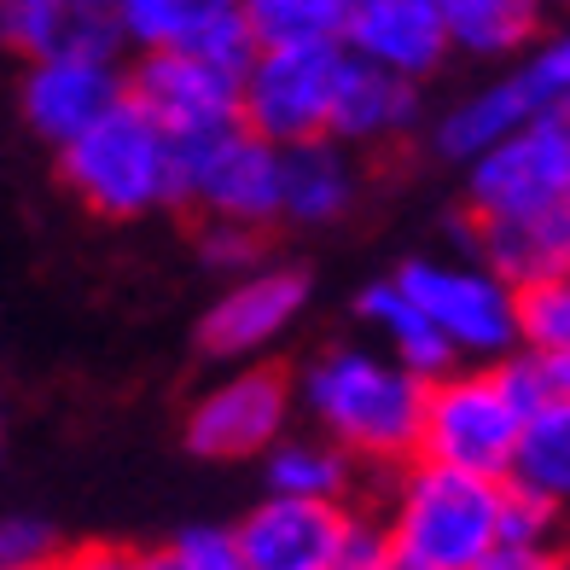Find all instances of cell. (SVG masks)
I'll return each instance as SVG.
<instances>
[{
	"label": "cell",
	"mask_w": 570,
	"mask_h": 570,
	"mask_svg": "<svg viewBox=\"0 0 570 570\" xmlns=\"http://www.w3.org/2000/svg\"><path fill=\"white\" fill-rule=\"evenodd\" d=\"M518 425H524V413L507 396L495 367L460 361V367H449L443 379L425 384L420 460L460 465V472H478V478H501L512 460Z\"/></svg>",
	"instance_id": "6"
},
{
	"label": "cell",
	"mask_w": 570,
	"mask_h": 570,
	"mask_svg": "<svg viewBox=\"0 0 570 570\" xmlns=\"http://www.w3.org/2000/svg\"><path fill=\"white\" fill-rule=\"evenodd\" d=\"M135 548H111V541H88V548H65L53 570H128Z\"/></svg>",
	"instance_id": "33"
},
{
	"label": "cell",
	"mask_w": 570,
	"mask_h": 570,
	"mask_svg": "<svg viewBox=\"0 0 570 570\" xmlns=\"http://www.w3.org/2000/svg\"><path fill=\"white\" fill-rule=\"evenodd\" d=\"M420 82L391 76L367 59L344 53L338 82H332V106H326V140H338L350 151H379L396 146L420 128Z\"/></svg>",
	"instance_id": "17"
},
{
	"label": "cell",
	"mask_w": 570,
	"mask_h": 570,
	"mask_svg": "<svg viewBox=\"0 0 570 570\" xmlns=\"http://www.w3.org/2000/svg\"><path fill=\"white\" fill-rule=\"evenodd\" d=\"M495 548H559V501L501 483L495 501Z\"/></svg>",
	"instance_id": "28"
},
{
	"label": "cell",
	"mask_w": 570,
	"mask_h": 570,
	"mask_svg": "<svg viewBox=\"0 0 570 570\" xmlns=\"http://www.w3.org/2000/svg\"><path fill=\"white\" fill-rule=\"evenodd\" d=\"M0 449H7V413H0Z\"/></svg>",
	"instance_id": "35"
},
{
	"label": "cell",
	"mask_w": 570,
	"mask_h": 570,
	"mask_svg": "<svg viewBox=\"0 0 570 570\" xmlns=\"http://www.w3.org/2000/svg\"><path fill=\"white\" fill-rule=\"evenodd\" d=\"M117 99H122V53H47L23 59L18 76V117L47 151L76 140Z\"/></svg>",
	"instance_id": "14"
},
{
	"label": "cell",
	"mask_w": 570,
	"mask_h": 570,
	"mask_svg": "<svg viewBox=\"0 0 570 570\" xmlns=\"http://www.w3.org/2000/svg\"><path fill=\"white\" fill-rule=\"evenodd\" d=\"M501 483L564 507V495H570V402H548V407L524 413Z\"/></svg>",
	"instance_id": "24"
},
{
	"label": "cell",
	"mask_w": 570,
	"mask_h": 570,
	"mask_svg": "<svg viewBox=\"0 0 570 570\" xmlns=\"http://www.w3.org/2000/svg\"><path fill=\"white\" fill-rule=\"evenodd\" d=\"M344 47L315 41V47H256L239 65V122L268 146H297L326 135V106L338 82Z\"/></svg>",
	"instance_id": "8"
},
{
	"label": "cell",
	"mask_w": 570,
	"mask_h": 570,
	"mask_svg": "<svg viewBox=\"0 0 570 570\" xmlns=\"http://www.w3.org/2000/svg\"><path fill=\"white\" fill-rule=\"evenodd\" d=\"M128 570H175V559H169V548H135Z\"/></svg>",
	"instance_id": "34"
},
{
	"label": "cell",
	"mask_w": 570,
	"mask_h": 570,
	"mask_svg": "<svg viewBox=\"0 0 570 570\" xmlns=\"http://www.w3.org/2000/svg\"><path fill=\"white\" fill-rule=\"evenodd\" d=\"M518 350H570V274L512 285Z\"/></svg>",
	"instance_id": "26"
},
{
	"label": "cell",
	"mask_w": 570,
	"mask_h": 570,
	"mask_svg": "<svg viewBox=\"0 0 570 570\" xmlns=\"http://www.w3.org/2000/svg\"><path fill=\"white\" fill-rule=\"evenodd\" d=\"M465 169V216H512L570 204V117H535L518 135L478 151Z\"/></svg>",
	"instance_id": "10"
},
{
	"label": "cell",
	"mask_w": 570,
	"mask_h": 570,
	"mask_svg": "<svg viewBox=\"0 0 570 570\" xmlns=\"http://www.w3.org/2000/svg\"><path fill=\"white\" fill-rule=\"evenodd\" d=\"M263 483L268 495H297V501H361V465L326 443L321 431H285L263 454Z\"/></svg>",
	"instance_id": "23"
},
{
	"label": "cell",
	"mask_w": 570,
	"mask_h": 570,
	"mask_svg": "<svg viewBox=\"0 0 570 570\" xmlns=\"http://www.w3.org/2000/svg\"><path fill=\"white\" fill-rule=\"evenodd\" d=\"M180 164V210H198V222H279V146L250 135L245 122L222 128L210 140L175 146Z\"/></svg>",
	"instance_id": "9"
},
{
	"label": "cell",
	"mask_w": 570,
	"mask_h": 570,
	"mask_svg": "<svg viewBox=\"0 0 570 570\" xmlns=\"http://www.w3.org/2000/svg\"><path fill=\"white\" fill-rule=\"evenodd\" d=\"M122 94L175 146L210 140L239 122V70L198 53H135V65H122Z\"/></svg>",
	"instance_id": "11"
},
{
	"label": "cell",
	"mask_w": 570,
	"mask_h": 570,
	"mask_svg": "<svg viewBox=\"0 0 570 570\" xmlns=\"http://www.w3.org/2000/svg\"><path fill=\"white\" fill-rule=\"evenodd\" d=\"M564 99H570V41L564 36H541L530 53L507 59L501 76H489L483 88L454 99V106L436 117L431 146H436L443 164H472L478 151L518 135L524 122L564 111Z\"/></svg>",
	"instance_id": "5"
},
{
	"label": "cell",
	"mask_w": 570,
	"mask_h": 570,
	"mask_svg": "<svg viewBox=\"0 0 570 570\" xmlns=\"http://www.w3.org/2000/svg\"><path fill=\"white\" fill-rule=\"evenodd\" d=\"M164 548H169L175 570H245L233 524H187V530H175Z\"/></svg>",
	"instance_id": "31"
},
{
	"label": "cell",
	"mask_w": 570,
	"mask_h": 570,
	"mask_svg": "<svg viewBox=\"0 0 570 570\" xmlns=\"http://www.w3.org/2000/svg\"><path fill=\"white\" fill-rule=\"evenodd\" d=\"M361 204V164L338 140H297L279 146V222L292 227H332Z\"/></svg>",
	"instance_id": "19"
},
{
	"label": "cell",
	"mask_w": 570,
	"mask_h": 570,
	"mask_svg": "<svg viewBox=\"0 0 570 570\" xmlns=\"http://www.w3.org/2000/svg\"><path fill=\"white\" fill-rule=\"evenodd\" d=\"M59 180L82 210L106 222H140L158 210H180V164L175 140L151 122L135 99H117L59 151Z\"/></svg>",
	"instance_id": "2"
},
{
	"label": "cell",
	"mask_w": 570,
	"mask_h": 570,
	"mask_svg": "<svg viewBox=\"0 0 570 570\" xmlns=\"http://www.w3.org/2000/svg\"><path fill=\"white\" fill-rule=\"evenodd\" d=\"M472 570H564L559 548H489Z\"/></svg>",
	"instance_id": "32"
},
{
	"label": "cell",
	"mask_w": 570,
	"mask_h": 570,
	"mask_svg": "<svg viewBox=\"0 0 570 570\" xmlns=\"http://www.w3.org/2000/svg\"><path fill=\"white\" fill-rule=\"evenodd\" d=\"M111 23L122 53H198L227 70L256 53L239 0H111Z\"/></svg>",
	"instance_id": "15"
},
{
	"label": "cell",
	"mask_w": 570,
	"mask_h": 570,
	"mask_svg": "<svg viewBox=\"0 0 570 570\" xmlns=\"http://www.w3.org/2000/svg\"><path fill=\"white\" fill-rule=\"evenodd\" d=\"M250 47H315L344 41L350 0H239Z\"/></svg>",
	"instance_id": "25"
},
{
	"label": "cell",
	"mask_w": 570,
	"mask_h": 570,
	"mask_svg": "<svg viewBox=\"0 0 570 570\" xmlns=\"http://www.w3.org/2000/svg\"><path fill=\"white\" fill-rule=\"evenodd\" d=\"M263 256H268V227H245V222H204L198 227V263L222 279L263 268Z\"/></svg>",
	"instance_id": "29"
},
{
	"label": "cell",
	"mask_w": 570,
	"mask_h": 570,
	"mask_svg": "<svg viewBox=\"0 0 570 570\" xmlns=\"http://www.w3.org/2000/svg\"><path fill=\"white\" fill-rule=\"evenodd\" d=\"M495 501L501 478H478L413 454L407 465H396L391 501L379 512L384 553L425 570H472L495 548Z\"/></svg>",
	"instance_id": "3"
},
{
	"label": "cell",
	"mask_w": 570,
	"mask_h": 570,
	"mask_svg": "<svg viewBox=\"0 0 570 570\" xmlns=\"http://www.w3.org/2000/svg\"><path fill=\"white\" fill-rule=\"evenodd\" d=\"M0 47H12L18 59L122 53L111 0H0Z\"/></svg>",
	"instance_id": "20"
},
{
	"label": "cell",
	"mask_w": 570,
	"mask_h": 570,
	"mask_svg": "<svg viewBox=\"0 0 570 570\" xmlns=\"http://www.w3.org/2000/svg\"><path fill=\"white\" fill-rule=\"evenodd\" d=\"M59 553L65 541L47 518H30V512L0 518V570H53Z\"/></svg>",
	"instance_id": "30"
},
{
	"label": "cell",
	"mask_w": 570,
	"mask_h": 570,
	"mask_svg": "<svg viewBox=\"0 0 570 570\" xmlns=\"http://www.w3.org/2000/svg\"><path fill=\"white\" fill-rule=\"evenodd\" d=\"M489 367L507 384L518 413H535L548 402H570V350H507L501 361H489Z\"/></svg>",
	"instance_id": "27"
},
{
	"label": "cell",
	"mask_w": 570,
	"mask_h": 570,
	"mask_svg": "<svg viewBox=\"0 0 570 570\" xmlns=\"http://www.w3.org/2000/svg\"><path fill=\"white\" fill-rule=\"evenodd\" d=\"M245 570H379L384 530L361 501L263 495L239 524Z\"/></svg>",
	"instance_id": "4"
},
{
	"label": "cell",
	"mask_w": 570,
	"mask_h": 570,
	"mask_svg": "<svg viewBox=\"0 0 570 570\" xmlns=\"http://www.w3.org/2000/svg\"><path fill=\"white\" fill-rule=\"evenodd\" d=\"M355 321L367 326L373 350H384L391 361H402V367L420 373V379H443L449 367H460L454 350L443 344V332L413 308V297L402 292L396 279H373L367 292L355 297Z\"/></svg>",
	"instance_id": "22"
},
{
	"label": "cell",
	"mask_w": 570,
	"mask_h": 570,
	"mask_svg": "<svg viewBox=\"0 0 570 570\" xmlns=\"http://www.w3.org/2000/svg\"><path fill=\"white\" fill-rule=\"evenodd\" d=\"M391 279L413 297V308L443 332L454 361L489 367V361H501L507 350H518L512 285L489 274L478 256H465V263H449V256H407Z\"/></svg>",
	"instance_id": "7"
},
{
	"label": "cell",
	"mask_w": 570,
	"mask_h": 570,
	"mask_svg": "<svg viewBox=\"0 0 570 570\" xmlns=\"http://www.w3.org/2000/svg\"><path fill=\"white\" fill-rule=\"evenodd\" d=\"M303 308H308V274L263 263L216 292V303L198 321V350L210 361H227V367H245L303 321Z\"/></svg>",
	"instance_id": "13"
},
{
	"label": "cell",
	"mask_w": 570,
	"mask_h": 570,
	"mask_svg": "<svg viewBox=\"0 0 570 570\" xmlns=\"http://www.w3.org/2000/svg\"><path fill=\"white\" fill-rule=\"evenodd\" d=\"M449 30V53L465 59H518L541 36H553V0H436Z\"/></svg>",
	"instance_id": "21"
},
{
	"label": "cell",
	"mask_w": 570,
	"mask_h": 570,
	"mask_svg": "<svg viewBox=\"0 0 570 570\" xmlns=\"http://www.w3.org/2000/svg\"><path fill=\"white\" fill-rule=\"evenodd\" d=\"M425 384L373 344H332L292 379V402L308 413L326 443H338L355 465L396 472L420 454Z\"/></svg>",
	"instance_id": "1"
},
{
	"label": "cell",
	"mask_w": 570,
	"mask_h": 570,
	"mask_svg": "<svg viewBox=\"0 0 570 570\" xmlns=\"http://www.w3.org/2000/svg\"><path fill=\"white\" fill-rule=\"evenodd\" d=\"M460 233H465V250L507 285L570 274V204L512 210V216H465Z\"/></svg>",
	"instance_id": "18"
},
{
	"label": "cell",
	"mask_w": 570,
	"mask_h": 570,
	"mask_svg": "<svg viewBox=\"0 0 570 570\" xmlns=\"http://www.w3.org/2000/svg\"><path fill=\"white\" fill-rule=\"evenodd\" d=\"M338 47L407 82H431L454 59L436 0H350Z\"/></svg>",
	"instance_id": "16"
},
{
	"label": "cell",
	"mask_w": 570,
	"mask_h": 570,
	"mask_svg": "<svg viewBox=\"0 0 570 570\" xmlns=\"http://www.w3.org/2000/svg\"><path fill=\"white\" fill-rule=\"evenodd\" d=\"M292 379L279 367H233L187 407V449L198 460H263L285 431H292Z\"/></svg>",
	"instance_id": "12"
}]
</instances>
